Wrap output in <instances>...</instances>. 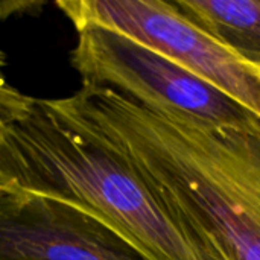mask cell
I'll list each match as a JSON object with an SVG mask.
<instances>
[{
  "instance_id": "6da1fadb",
  "label": "cell",
  "mask_w": 260,
  "mask_h": 260,
  "mask_svg": "<svg viewBox=\"0 0 260 260\" xmlns=\"http://www.w3.org/2000/svg\"><path fill=\"white\" fill-rule=\"evenodd\" d=\"M62 102L225 260H260V123L206 126L87 82Z\"/></svg>"
},
{
  "instance_id": "7a4b0ae2",
  "label": "cell",
  "mask_w": 260,
  "mask_h": 260,
  "mask_svg": "<svg viewBox=\"0 0 260 260\" xmlns=\"http://www.w3.org/2000/svg\"><path fill=\"white\" fill-rule=\"evenodd\" d=\"M0 189L79 207L146 260H225L61 98L27 96L0 140Z\"/></svg>"
},
{
  "instance_id": "3957f363",
  "label": "cell",
  "mask_w": 260,
  "mask_h": 260,
  "mask_svg": "<svg viewBox=\"0 0 260 260\" xmlns=\"http://www.w3.org/2000/svg\"><path fill=\"white\" fill-rule=\"evenodd\" d=\"M82 82L111 88L158 113L206 126L250 128L260 119L230 96L158 52L110 29L78 30L70 53Z\"/></svg>"
},
{
  "instance_id": "277c9868",
  "label": "cell",
  "mask_w": 260,
  "mask_h": 260,
  "mask_svg": "<svg viewBox=\"0 0 260 260\" xmlns=\"http://www.w3.org/2000/svg\"><path fill=\"white\" fill-rule=\"evenodd\" d=\"M76 32L98 26L122 34L216 87L260 119V73L233 56L163 0H59Z\"/></svg>"
},
{
  "instance_id": "5b68a950",
  "label": "cell",
  "mask_w": 260,
  "mask_h": 260,
  "mask_svg": "<svg viewBox=\"0 0 260 260\" xmlns=\"http://www.w3.org/2000/svg\"><path fill=\"white\" fill-rule=\"evenodd\" d=\"M0 260H146L69 203L0 189Z\"/></svg>"
},
{
  "instance_id": "8992f818",
  "label": "cell",
  "mask_w": 260,
  "mask_h": 260,
  "mask_svg": "<svg viewBox=\"0 0 260 260\" xmlns=\"http://www.w3.org/2000/svg\"><path fill=\"white\" fill-rule=\"evenodd\" d=\"M172 5L241 62L260 73V0H174Z\"/></svg>"
},
{
  "instance_id": "52a82bcc",
  "label": "cell",
  "mask_w": 260,
  "mask_h": 260,
  "mask_svg": "<svg viewBox=\"0 0 260 260\" xmlns=\"http://www.w3.org/2000/svg\"><path fill=\"white\" fill-rule=\"evenodd\" d=\"M6 55L0 49V140L6 128L20 116L27 94L11 85L6 78Z\"/></svg>"
},
{
  "instance_id": "ba28073f",
  "label": "cell",
  "mask_w": 260,
  "mask_h": 260,
  "mask_svg": "<svg viewBox=\"0 0 260 260\" xmlns=\"http://www.w3.org/2000/svg\"><path fill=\"white\" fill-rule=\"evenodd\" d=\"M46 6V2L35 0V2H27V0H0V23L6 21L11 17L15 15H34L38 14L43 8Z\"/></svg>"
}]
</instances>
